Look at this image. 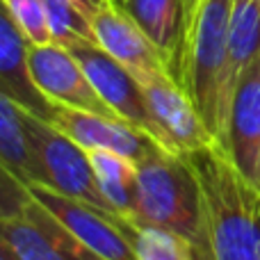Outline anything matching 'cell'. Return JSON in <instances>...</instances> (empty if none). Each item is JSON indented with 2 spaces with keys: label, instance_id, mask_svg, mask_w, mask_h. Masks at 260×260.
<instances>
[{
  "label": "cell",
  "instance_id": "3",
  "mask_svg": "<svg viewBox=\"0 0 260 260\" xmlns=\"http://www.w3.org/2000/svg\"><path fill=\"white\" fill-rule=\"evenodd\" d=\"M137 226H160L187 238L206 260L201 189L189 162L167 148L137 165Z\"/></svg>",
  "mask_w": 260,
  "mask_h": 260
},
{
  "label": "cell",
  "instance_id": "6",
  "mask_svg": "<svg viewBox=\"0 0 260 260\" xmlns=\"http://www.w3.org/2000/svg\"><path fill=\"white\" fill-rule=\"evenodd\" d=\"M30 192L96 256L103 260H139L135 249V224L62 197L44 185H30Z\"/></svg>",
  "mask_w": 260,
  "mask_h": 260
},
{
  "label": "cell",
  "instance_id": "1",
  "mask_svg": "<svg viewBox=\"0 0 260 260\" xmlns=\"http://www.w3.org/2000/svg\"><path fill=\"white\" fill-rule=\"evenodd\" d=\"M201 189L206 260H258L260 189H256L221 146L187 153Z\"/></svg>",
  "mask_w": 260,
  "mask_h": 260
},
{
  "label": "cell",
  "instance_id": "9",
  "mask_svg": "<svg viewBox=\"0 0 260 260\" xmlns=\"http://www.w3.org/2000/svg\"><path fill=\"white\" fill-rule=\"evenodd\" d=\"M48 123H53L64 135H69L85 151L117 153V155H123L128 160L137 162V165L165 148L151 135L142 133L139 128L130 126L121 119L101 117V114L82 112V110H73L57 103H55L53 117H50Z\"/></svg>",
  "mask_w": 260,
  "mask_h": 260
},
{
  "label": "cell",
  "instance_id": "16",
  "mask_svg": "<svg viewBox=\"0 0 260 260\" xmlns=\"http://www.w3.org/2000/svg\"><path fill=\"white\" fill-rule=\"evenodd\" d=\"M231 82H238L240 73L260 55V0H233L229 25Z\"/></svg>",
  "mask_w": 260,
  "mask_h": 260
},
{
  "label": "cell",
  "instance_id": "5",
  "mask_svg": "<svg viewBox=\"0 0 260 260\" xmlns=\"http://www.w3.org/2000/svg\"><path fill=\"white\" fill-rule=\"evenodd\" d=\"M73 53V57L82 64L85 73L89 76L91 85L101 94V99L114 110L121 121L130 123V126L139 128L142 133L151 135L157 144L167 148L165 135L157 128L155 119L148 108L146 94H144L139 80L123 67L121 62L105 53L99 44H89V41H76V44L67 46ZM169 151V148H167Z\"/></svg>",
  "mask_w": 260,
  "mask_h": 260
},
{
  "label": "cell",
  "instance_id": "4",
  "mask_svg": "<svg viewBox=\"0 0 260 260\" xmlns=\"http://www.w3.org/2000/svg\"><path fill=\"white\" fill-rule=\"evenodd\" d=\"M21 114L27 126V133H30L32 146L37 151V160H39V185L50 187L62 197L87 203L96 210L119 217L112 203L105 199L103 189H101L89 151H85L80 144H76L69 135L57 130L53 123L44 121V119L35 117L25 110H21Z\"/></svg>",
  "mask_w": 260,
  "mask_h": 260
},
{
  "label": "cell",
  "instance_id": "18",
  "mask_svg": "<svg viewBox=\"0 0 260 260\" xmlns=\"http://www.w3.org/2000/svg\"><path fill=\"white\" fill-rule=\"evenodd\" d=\"M135 249L139 260H203L194 242L160 226H137Z\"/></svg>",
  "mask_w": 260,
  "mask_h": 260
},
{
  "label": "cell",
  "instance_id": "19",
  "mask_svg": "<svg viewBox=\"0 0 260 260\" xmlns=\"http://www.w3.org/2000/svg\"><path fill=\"white\" fill-rule=\"evenodd\" d=\"M46 9V18L50 25L53 41L59 46H71L76 41L96 44V35L91 21L71 3V0H41Z\"/></svg>",
  "mask_w": 260,
  "mask_h": 260
},
{
  "label": "cell",
  "instance_id": "10",
  "mask_svg": "<svg viewBox=\"0 0 260 260\" xmlns=\"http://www.w3.org/2000/svg\"><path fill=\"white\" fill-rule=\"evenodd\" d=\"M224 151L240 174L260 189V55L235 82Z\"/></svg>",
  "mask_w": 260,
  "mask_h": 260
},
{
  "label": "cell",
  "instance_id": "11",
  "mask_svg": "<svg viewBox=\"0 0 260 260\" xmlns=\"http://www.w3.org/2000/svg\"><path fill=\"white\" fill-rule=\"evenodd\" d=\"M91 27L96 44L121 62L133 76H171L160 50L117 0H108L91 16Z\"/></svg>",
  "mask_w": 260,
  "mask_h": 260
},
{
  "label": "cell",
  "instance_id": "25",
  "mask_svg": "<svg viewBox=\"0 0 260 260\" xmlns=\"http://www.w3.org/2000/svg\"><path fill=\"white\" fill-rule=\"evenodd\" d=\"M258 260H260V253H258Z\"/></svg>",
  "mask_w": 260,
  "mask_h": 260
},
{
  "label": "cell",
  "instance_id": "17",
  "mask_svg": "<svg viewBox=\"0 0 260 260\" xmlns=\"http://www.w3.org/2000/svg\"><path fill=\"white\" fill-rule=\"evenodd\" d=\"M0 247L16 260H67L27 217L0 219Z\"/></svg>",
  "mask_w": 260,
  "mask_h": 260
},
{
  "label": "cell",
  "instance_id": "7",
  "mask_svg": "<svg viewBox=\"0 0 260 260\" xmlns=\"http://www.w3.org/2000/svg\"><path fill=\"white\" fill-rule=\"evenodd\" d=\"M146 94L148 108L155 119L157 128L165 135V144L169 151L187 155L203 148L219 146L201 114L197 112L187 91L171 76H135Z\"/></svg>",
  "mask_w": 260,
  "mask_h": 260
},
{
  "label": "cell",
  "instance_id": "2",
  "mask_svg": "<svg viewBox=\"0 0 260 260\" xmlns=\"http://www.w3.org/2000/svg\"><path fill=\"white\" fill-rule=\"evenodd\" d=\"M233 0H203L189 25L180 59L178 85L187 91L203 123L224 148L233 99L229 25Z\"/></svg>",
  "mask_w": 260,
  "mask_h": 260
},
{
  "label": "cell",
  "instance_id": "13",
  "mask_svg": "<svg viewBox=\"0 0 260 260\" xmlns=\"http://www.w3.org/2000/svg\"><path fill=\"white\" fill-rule=\"evenodd\" d=\"M123 9L160 50L171 78L178 82L180 59L187 39L185 0H126Z\"/></svg>",
  "mask_w": 260,
  "mask_h": 260
},
{
  "label": "cell",
  "instance_id": "15",
  "mask_svg": "<svg viewBox=\"0 0 260 260\" xmlns=\"http://www.w3.org/2000/svg\"><path fill=\"white\" fill-rule=\"evenodd\" d=\"M91 165H94L96 178L103 189L105 199L112 203L121 219L135 224V208H137V162L128 160L117 153L94 151ZM137 226V224H135Z\"/></svg>",
  "mask_w": 260,
  "mask_h": 260
},
{
  "label": "cell",
  "instance_id": "22",
  "mask_svg": "<svg viewBox=\"0 0 260 260\" xmlns=\"http://www.w3.org/2000/svg\"><path fill=\"white\" fill-rule=\"evenodd\" d=\"M71 3L76 5V7L80 9V12L91 21V16H94V14L99 12V9L103 7V5L108 3V0H71Z\"/></svg>",
  "mask_w": 260,
  "mask_h": 260
},
{
  "label": "cell",
  "instance_id": "24",
  "mask_svg": "<svg viewBox=\"0 0 260 260\" xmlns=\"http://www.w3.org/2000/svg\"><path fill=\"white\" fill-rule=\"evenodd\" d=\"M117 3H121V5H123V3H126V0H117Z\"/></svg>",
  "mask_w": 260,
  "mask_h": 260
},
{
  "label": "cell",
  "instance_id": "23",
  "mask_svg": "<svg viewBox=\"0 0 260 260\" xmlns=\"http://www.w3.org/2000/svg\"><path fill=\"white\" fill-rule=\"evenodd\" d=\"M0 260H16V258H14L5 247H0Z\"/></svg>",
  "mask_w": 260,
  "mask_h": 260
},
{
  "label": "cell",
  "instance_id": "21",
  "mask_svg": "<svg viewBox=\"0 0 260 260\" xmlns=\"http://www.w3.org/2000/svg\"><path fill=\"white\" fill-rule=\"evenodd\" d=\"M0 176H3V189H0V219H14L21 217L25 206L30 203L32 192L30 185L23 183L21 178L12 174V171L0 167Z\"/></svg>",
  "mask_w": 260,
  "mask_h": 260
},
{
  "label": "cell",
  "instance_id": "14",
  "mask_svg": "<svg viewBox=\"0 0 260 260\" xmlns=\"http://www.w3.org/2000/svg\"><path fill=\"white\" fill-rule=\"evenodd\" d=\"M0 162L27 185H39V160L32 146L30 133L23 121L21 108L0 94Z\"/></svg>",
  "mask_w": 260,
  "mask_h": 260
},
{
  "label": "cell",
  "instance_id": "12",
  "mask_svg": "<svg viewBox=\"0 0 260 260\" xmlns=\"http://www.w3.org/2000/svg\"><path fill=\"white\" fill-rule=\"evenodd\" d=\"M32 44L3 9L0 16V94L12 99L21 110L50 121L55 103L39 89L30 67Z\"/></svg>",
  "mask_w": 260,
  "mask_h": 260
},
{
  "label": "cell",
  "instance_id": "20",
  "mask_svg": "<svg viewBox=\"0 0 260 260\" xmlns=\"http://www.w3.org/2000/svg\"><path fill=\"white\" fill-rule=\"evenodd\" d=\"M3 9L21 27L32 46L55 44L41 0H3Z\"/></svg>",
  "mask_w": 260,
  "mask_h": 260
},
{
  "label": "cell",
  "instance_id": "8",
  "mask_svg": "<svg viewBox=\"0 0 260 260\" xmlns=\"http://www.w3.org/2000/svg\"><path fill=\"white\" fill-rule=\"evenodd\" d=\"M30 67L39 89L53 103L82 110V112L101 114V117L119 119L114 110L101 99V94L96 91L89 76L82 69V64L73 57L69 48L59 44L32 46Z\"/></svg>",
  "mask_w": 260,
  "mask_h": 260
}]
</instances>
